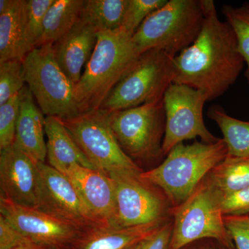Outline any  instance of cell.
<instances>
[{
  "mask_svg": "<svg viewBox=\"0 0 249 249\" xmlns=\"http://www.w3.org/2000/svg\"><path fill=\"white\" fill-rule=\"evenodd\" d=\"M202 27L190 47L174 58L173 82L206 93L209 101L222 96L245 67L235 34L219 19L213 0H201Z\"/></svg>",
  "mask_w": 249,
  "mask_h": 249,
  "instance_id": "6da1fadb",
  "label": "cell"
},
{
  "mask_svg": "<svg viewBox=\"0 0 249 249\" xmlns=\"http://www.w3.org/2000/svg\"><path fill=\"white\" fill-rule=\"evenodd\" d=\"M98 40L78 83L74 85L77 107L82 113L99 110L141 53L132 36L123 29L98 31Z\"/></svg>",
  "mask_w": 249,
  "mask_h": 249,
  "instance_id": "7a4b0ae2",
  "label": "cell"
},
{
  "mask_svg": "<svg viewBox=\"0 0 249 249\" xmlns=\"http://www.w3.org/2000/svg\"><path fill=\"white\" fill-rule=\"evenodd\" d=\"M227 156L222 138L213 143L181 142L170 150L161 163L142 175L163 191L173 209L186 201Z\"/></svg>",
  "mask_w": 249,
  "mask_h": 249,
  "instance_id": "3957f363",
  "label": "cell"
},
{
  "mask_svg": "<svg viewBox=\"0 0 249 249\" xmlns=\"http://www.w3.org/2000/svg\"><path fill=\"white\" fill-rule=\"evenodd\" d=\"M204 20L201 0H170L143 21L132 40L141 54L159 49L175 57L195 42Z\"/></svg>",
  "mask_w": 249,
  "mask_h": 249,
  "instance_id": "277c9868",
  "label": "cell"
},
{
  "mask_svg": "<svg viewBox=\"0 0 249 249\" xmlns=\"http://www.w3.org/2000/svg\"><path fill=\"white\" fill-rule=\"evenodd\" d=\"M222 199V195L205 178L186 201L172 209L170 249H181L201 240L234 246L224 225Z\"/></svg>",
  "mask_w": 249,
  "mask_h": 249,
  "instance_id": "5b68a950",
  "label": "cell"
},
{
  "mask_svg": "<svg viewBox=\"0 0 249 249\" xmlns=\"http://www.w3.org/2000/svg\"><path fill=\"white\" fill-rule=\"evenodd\" d=\"M107 114L121 149L137 165L159 161L165 157L163 151L165 128L163 99Z\"/></svg>",
  "mask_w": 249,
  "mask_h": 249,
  "instance_id": "8992f818",
  "label": "cell"
},
{
  "mask_svg": "<svg viewBox=\"0 0 249 249\" xmlns=\"http://www.w3.org/2000/svg\"><path fill=\"white\" fill-rule=\"evenodd\" d=\"M174 58L159 49L141 54L100 109L112 112L163 99L173 82Z\"/></svg>",
  "mask_w": 249,
  "mask_h": 249,
  "instance_id": "52a82bcc",
  "label": "cell"
},
{
  "mask_svg": "<svg viewBox=\"0 0 249 249\" xmlns=\"http://www.w3.org/2000/svg\"><path fill=\"white\" fill-rule=\"evenodd\" d=\"M23 63L26 83L45 115L66 119L80 114L74 84L59 67L53 45L36 47Z\"/></svg>",
  "mask_w": 249,
  "mask_h": 249,
  "instance_id": "ba28073f",
  "label": "cell"
},
{
  "mask_svg": "<svg viewBox=\"0 0 249 249\" xmlns=\"http://www.w3.org/2000/svg\"><path fill=\"white\" fill-rule=\"evenodd\" d=\"M143 171L109 174L116 187V212L112 228L163 222L172 218V208L161 189L142 178Z\"/></svg>",
  "mask_w": 249,
  "mask_h": 249,
  "instance_id": "9c48e42d",
  "label": "cell"
},
{
  "mask_svg": "<svg viewBox=\"0 0 249 249\" xmlns=\"http://www.w3.org/2000/svg\"><path fill=\"white\" fill-rule=\"evenodd\" d=\"M61 121L96 169L107 175L124 170L143 171L123 151L111 128L107 111L82 113Z\"/></svg>",
  "mask_w": 249,
  "mask_h": 249,
  "instance_id": "30bf717a",
  "label": "cell"
},
{
  "mask_svg": "<svg viewBox=\"0 0 249 249\" xmlns=\"http://www.w3.org/2000/svg\"><path fill=\"white\" fill-rule=\"evenodd\" d=\"M163 101L165 114L163 142L165 156L186 140L199 137L201 142L213 143L221 139L211 133L205 124L203 111L209 98L203 91L187 85L172 83L165 91Z\"/></svg>",
  "mask_w": 249,
  "mask_h": 249,
  "instance_id": "8fae6325",
  "label": "cell"
},
{
  "mask_svg": "<svg viewBox=\"0 0 249 249\" xmlns=\"http://www.w3.org/2000/svg\"><path fill=\"white\" fill-rule=\"evenodd\" d=\"M37 166L36 209L83 231L100 228L66 175L42 162H38Z\"/></svg>",
  "mask_w": 249,
  "mask_h": 249,
  "instance_id": "7c38bea8",
  "label": "cell"
},
{
  "mask_svg": "<svg viewBox=\"0 0 249 249\" xmlns=\"http://www.w3.org/2000/svg\"><path fill=\"white\" fill-rule=\"evenodd\" d=\"M0 215L29 240L52 249L70 246L84 231L36 208L16 204L2 196Z\"/></svg>",
  "mask_w": 249,
  "mask_h": 249,
  "instance_id": "4fadbf2b",
  "label": "cell"
},
{
  "mask_svg": "<svg viewBox=\"0 0 249 249\" xmlns=\"http://www.w3.org/2000/svg\"><path fill=\"white\" fill-rule=\"evenodd\" d=\"M0 150L1 196L16 204L35 208L38 162L14 143Z\"/></svg>",
  "mask_w": 249,
  "mask_h": 249,
  "instance_id": "5bb4252c",
  "label": "cell"
},
{
  "mask_svg": "<svg viewBox=\"0 0 249 249\" xmlns=\"http://www.w3.org/2000/svg\"><path fill=\"white\" fill-rule=\"evenodd\" d=\"M65 175L98 227H111L116 212V187L112 178L101 170L80 165H73Z\"/></svg>",
  "mask_w": 249,
  "mask_h": 249,
  "instance_id": "9a60e30c",
  "label": "cell"
},
{
  "mask_svg": "<svg viewBox=\"0 0 249 249\" xmlns=\"http://www.w3.org/2000/svg\"><path fill=\"white\" fill-rule=\"evenodd\" d=\"M98 31L80 18L70 32L53 45L54 55L59 67L76 85L82 70L89 62L98 40Z\"/></svg>",
  "mask_w": 249,
  "mask_h": 249,
  "instance_id": "2e32d148",
  "label": "cell"
},
{
  "mask_svg": "<svg viewBox=\"0 0 249 249\" xmlns=\"http://www.w3.org/2000/svg\"><path fill=\"white\" fill-rule=\"evenodd\" d=\"M28 86L19 92V114L14 144L36 162L45 163V118Z\"/></svg>",
  "mask_w": 249,
  "mask_h": 249,
  "instance_id": "e0dca14e",
  "label": "cell"
},
{
  "mask_svg": "<svg viewBox=\"0 0 249 249\" xmlns=\"http://www.w3.org/2000/svg\"><path fill=\"white\" fill-rule=\"evenodd\" d=\"M167 221L138 227L93 228L82 232L70 247L71 249H127L138 245Z\"/></svg>",
  "mask_w": 249,
  "mask_h": 249,
  "instance_id": "ac0fdd59",
  "label": "cell"
},
{
  "mask_svg": "<svg viewBox=\"0 0 249 249\" xmlns=\"http://www.w3.org/2000/svg\"><path fill=\"white\" fill-rule=\"evenodd\" d=\"M47 137V159L49 165L64 175L73 165L96 169L72 138L61 119L45 117Z\"/></svg>",
  "mask_w": 249,
  "mask_h": 249,
  "instance_id": "d6986e66",
  "label": "cell"
},
{
  "mask_svg": "<svg viewBox=\"0 0 249 249\" xmlns=\"http://www.w3.org/2000/svg\"><path fill=\"white\" fill-rule=\"evenodd\" d=\"M26 0H14L12 7L0 14V62L24 60V13Z\"/></svg>",
  "mask_w": 249,
  "mask_h": 249,
  "instance_id": "ffe728a7",
  "label": "cell"
},
{
  "mask_svg": "<svg viewBox=\"0 0 249 249\" xmlns=\"http://www.w3.org/2000/svg\"><path fill=\"white\" fill-rule=\"evenodd\" d=\"M85 0H54L43 22L42 37L37 47L54 43L71 30L80 20Z\"/></svg>",
  "mask_w": 249,
  "mask_h": 249,
  "instance_id": "44dd1931",
  "label": "cell"
},
{
  "mask_svg": "<svg viewBox=\"0 0 249 249\" xmlns=\"http://www.w3.org/2000/svg\"><path fill=\"white\" fill-rule=\"evenodd\" d=\"M206 178L223 197L245 189L249 186V157L227 155Z\"/></svg>",
  "mask_w": 249,
  "mask_h": 249,
  "instance_id": "7402d4cb",
  "label": "cell"
},
{
  "mask_svg": "<svg viewBox=\"0 0 249 249\" xmlns=\"http://www.w3.org/2000/svg\"><path fill=\"white\" fill-rule=\"evenodd\" d=\"M208 116L220 129L228 156L249 157V121H241L229 115L219 106L210 108Z\"/></svg>",
  "mask_w": 249,
  "mask_h": 249,
  "instance_id": "603a6c76",
  "label": "cell"
},
{
  "mask_svg": "<svg viewBox=\"0 0 249 249\" xmlns=\"http://www.w3.org/2000/svg\"><path fill=\"white\" fill-rule=\"evenodd\" d=\"M128 0H85L81 18L97 31L121 29Z\"/></svg>",
  "mask_w": 249,
  "mask_h": 249,
  "instance_id": "cb8c5ba5",
  "label": "cell"
},
{
  "mask_svg": "<svg viewBox=\"0 0 249 249\" xmlns=\"http://www.w3.org/2000/svg\"><path fill=\"white\" fill-rule=\"evenodd\" d=\"M54 0H26L24 13V45L27 55L38 45L46 14Z\"/></svg>",
  "mask_w": 249,
  "mask_h": 249,
  "instance_id": "d4e9b609",
  "label": "cell"
},
{
  "mask_svg": "<svg viewBox=\"0 0 249 249\" xmlns=\"http://www.w3.org/2000/svg\"><path fill=\"white\" fill-rule=\"evenodd\" d=\"M222 13L235 34L237 47L245 65V75L249 83V3L240 6L224 5Z\"/></svg>",
  "mask_w": 249,
  "mask_h": 249,
  "instance_id": "484cf974",
  "label": "cell"
},
{
  "mask_svg": "<svg viewBox=\"0 0 249 249\" xmlns=\"http://www.w3.org/2000/svg\"><path fill=\"white\" fill-rule=\"evenodd\" d=\"M25 83L23 60L16 59L0 62V106L20 92Z\"/></svg>",
  "mask_w": 249,
  "mask_h": 249,
  "instance_id": "4316f807",
  "label": "cell"
},
{
  "mask_svg": "<svg viewBox=\"0 0 249 249\" xmlns=\"http://www.w3.org/2000/svg\"><path fill=\"white\" fill-rule=\"evenodd\" d=\"M167 0H128L121 29L133 36L150 14L166 4Z\"/></svg>",
  "mask_w": 249,
  "mask_h": 249,
  "instance_id": "83f0119b",
  "label": "cell"
},
{
  "mask_svg": "<svg viewBox=\"0 0 249 249\" xmlns=\"http://www.w3.org/2000/svg\"><path fill=\"white\" fill-rule=\"evenodd\" d=\"M19 93L0 106V150L14 143L19 114Z\"/></svg>",
  "mask_w": 249,
  "mask_h": 249,
  "instance_id": "f1b7e54d",
  "label": "cell"
},
{
  "mask_svg": "<svg viewBox=\"0 0 249 249\" xmlns=\"http://www.w3.org/2000/svg\"><path fill=\"white\" fill-rule=\"evenodd\" d=\"M224 221L235 249H249V214L224 215Z\"/></svg>",
  "mask_w": 249,
  "mask_h": 249,
  "instance_id": "f546056e",
  "label": "cell"
},
{
  "mask_svg": "<svg viewBox=\"0 0 249 249\" xmlns=\"http://www.w3.org/2000/svg\"><path fill=\"white\" fill-rule=\"evenodd\" d=\"M224 215L249 214V186L225 196L222 199Z\"/></svg>",
  "mask_w": 249,
  "mask_h": 249,
  "instance_id": "4dcf8cb0",
  "label": "cell"
},
{
  "mask_svg": "<svg viewBox=\"0 0 249 249\" xmlns=\"http://www.w3.org/2000/svg\"><path fill=\"white\" fill-rule=\"evenodd\" d=\"M172 231L173 219L171 218L138 244L136 249H170Z\"/></svg>",
  "mask_w": 249,
  "mask_h": 249,
  "instance_id": "1f68e13d",
  "label": "cell"
},
{
  "mask_svg": "<svg viewBox=\"0 0 249 249\" xmlns=\"http://www.w3.org/2000/svg\"><path fill=\"white\" fill-rule=\"evenodd\" d=\"M31 242L0 215V249H13Z\"/></svg>",
  "mask_w": 249,
  "mask_h": 249,
  "instance_id": "d6a6232c",
  "label": "cell"
},
{
  "mask_svg": "<svg viewBox=\"0 0 249 249\" xmlns=\"http://www.w3.org/2000/svg\"><path fill=\"white\" fill-rule=\"evenodd\" d=\"M13 249H52L49 248V247H45V246H42L40 245H37L34 242H29V243L25 244L19 246V247H16Z\"/></svg>",
  "mask_w": 249,
  "mask_h": 249,
  "instance_id": "836d02e7",
  "label": "cell"
},
{
  "mask_svg": "<svg viewBox=\"0 0 249 249\" xmlns=\"http://www.w3.org/2000/svg\"><path fill=\"white\" fill-rule=\"evenodd\" d=\"M14 2V0H0V14L7 12L12 7Z\"/></svg>",
  "mask_w": 249,
  "mask_h": 249,
  "instance_id": "e575fe53",
  "label": "cell"
},
{
  "mask_svg": "<svg viewBox=\"0 0 249 249\" xmlns=\"http://www.w3.org/2000/svg\"><path fill=\"white\" fill-rule=\"evenodd\" d=\"M201 249H213V248H211V247H203Z\"/></svg>",
  "mask_w": 249,
  "mask_h": 249,
  "instance_id": "d590c367",
  "label": "cell"
},
{
  "mask_svg": "<svg viewBox=\"0 0 249 249\" xmlns=\"http://www.w3.org/2000/svg\"><path fill=\"white\" fill-rule=\"evenodd\" d=\"M137 245L134 246V247H130V248L127 249H136V247H137Z\"/></svg>",
  "mask_w": 249,
  "mask_h": 249,
  "instance_id": "8d00e7d4",
  "label": "cell"
}]
</instances>
